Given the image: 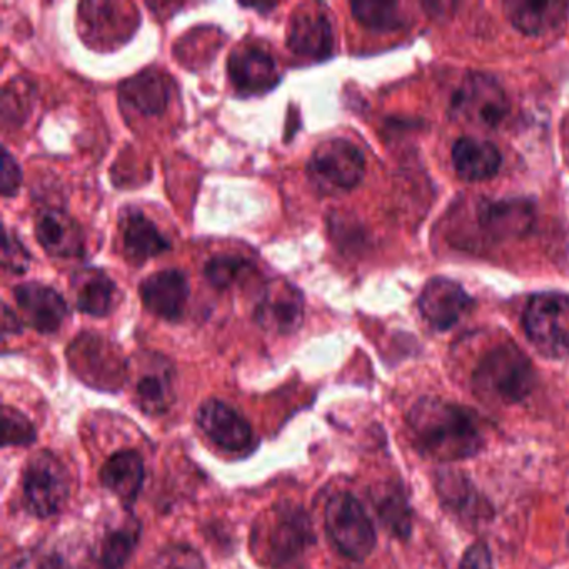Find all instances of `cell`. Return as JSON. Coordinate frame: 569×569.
<instances>
[{
	"label": "cell",
	"mask_w": 569,
	"mask_h": 569,
	"mask_svg": "<svg viewBox=\"0 0 569 569\" xmlns=\"http://www.w3.org/2000/svg\"><path fill=\"white\" fill-rule=\"evenodd\" d=\"M375 506L386 529H389L398 538L409 536V531H411V509H409L408 499H406L401 489L396 488V486L379 488L375 498Z\"/></svg>",
	"instance_id": "484cf974"
},
{
	"label": "cell",
	"mask_w": 569,
	"mask_h": 569,
	"mask_svg": "<svg viewBox=\"0 0 569 569\" xmlns=\"http://www.w3.org/2000/svg\"><path fill=\"white\" fill-rule=\"evenodd\" d=\"M142 305L166 321H179L189 301V281L179 269H164L141 282Z\"/></svg>",
	"instance_id": "5bb4252c"
},
{
	"label": "cell",
	"mask_w": 569,
	"mask_h": 569,
	"mask_svg": "<svg viewBox=\"0 0 569 569\" xmlns=\"http://www.w3.org/2000/svg\"><path fill=\"white\" fill-rule=\"evenodd\" d=\"M458 569H492V556L488 546L482 541L469 546Z\"/></svg>",
	"instance_id": "d590c367"
},
{
	"label": "cell",
	"mask_w": 569,
	"mask_h": 569,
	"mask_svg": "<svg viewBox=\"0 0 569 569\" xmlns=\"http://www.w3.org/2000/svg\"><path fill=\"white\" fill-rule=\"evenodd\" d=\"M14 298L26 322L41 335H52L68 318V302L51 286L26 282L14 288Z\"/></svg>",
	"instance_id": "4fadbf2b"
},
{
	"label": "cell",
	"mask_w": 569,
	"mask_h": 569,
	"mask_svg": "<svg viewBox=\"0 0 569 569\" xmlns=\"http://www.w3.org/2000/svg\"><path fill=\"white\" fill-rule=\"evenodd\" d=\"M305 318V298L291 282L276 279L266 286L258 306L254 321L259 328L274 335L288 336L298 331Z\"/></svg>",
	"instance_id": "9c48e42d"
},
{
	"label": "cell",
	"mask_w": 569,
	"mask_h": 569,
	"mask_svg": "<svg viewBox=\"0 0 569 569\" xmlns=\"http://www.w3.org/2000/svg\"><path fill=\"white\" fill-rule=\"evenodd\" d=\"M526 336L539 355L548 359L569 358V295L541 292L526 306Z\"/></svg>",
	"instance_id": "277c9868"
},
{
	"label": "cell",
	"mask_w": 569,
	"mask_h": 569,
	"mask_svg": "<svg viewBox=\"0 0 569 569\" xmlns=\"http://www.w3.org/2000/svg\"><path fill=\"white\" fill-rule=\"evenodd\" d=\"M136 402L149 416H161L174 405V369L168 359L156 356L136 381Z\"/></svg>",
	"instance_id": "d6986e66"
},
{
	"label": "cell",
	"mask_w": 569,
	"mask_h": 569,
	"mask_svg": "<svg viewBox=\"0 0 569 569\" xmlns=\"http://www.w3.org/2000/svg\"><path fill=\"white\" fill-rule=\"evenodd\" d=\"M196 422L216 446L231 452L244 451L254 441L248 419L221 399L202 402L196 412Z\"/></svg>",
	"instance_id": "8fae6325"
},
{
	"label": "cell",
	"mask_w": 569,
	"mask_h": 569,
	"mask_svg": "<svg viewBox=\"0 0 569 569\" xmlns=\"http://www.w3.org/2000/svg\"><path fill=\"white\" fill-rule=\"evenodd\" d=\"M451 111L465 124L492 129L501 124L508 114V96L496 79L486 74H471L455 92Z\"/></svg>",
	"instance_id": "ba28073f"
},
{
	"label": "cell",
	"mask_w": 569,
	"mask_h": 569,
	"mask_svg": "<svg viewBox=\"0 0 569 569\" xmlns=\"http://www.w3.org/2000/svg\"><path fill=\"white\" fill-rule=\"evenodd\" d=\"M9 569H84V566L72 561L68 552L36 548L19 556Z\"/></svg>",
	"instance_id": "1f68e13d"
},
{
	"label": "cell",
	"mask_w": 569,
	"mask_h": 569,
	"mask_svg": "<svg viewBox=\"0 0 569 569\" xmlns=\"http://www.w3.org/2000/svg\"><path fill=\"white\" fill-rule=\"evenodd\" d=\"M121 101L144 116L164 112L169 101V84L156 69H144L119 86Z\"/></svg>",
	"instance_id": "603a6c76"
},
{
	"label": "cell",
	"mask_w": 569,
	"mask_h": 569,
	"mask_svg": "<svg viewBox=\"0 0 569 569\" xmlns=\"http://www.w3.org/2000/svg\"><path fill=\"white\" fill-rule=\"evenodd\" d=\"M122 244L126 254L134 262H144L171 249L168 239L142 212L132 211L122 218Z\"/></svg>",
	"instance_id": "cb8c5ba5"
},
{
	"label": "cell",
	"mask_w": 569,
	"mask_h": 569,
	"mask_svg": "<svg viewBox=\"0 0 569 569\" xmlns=\"http://www.w3.org/2000/svg\"><path fill=\"white\" fill-rule=\"evenodd\" d=\"M36 236L46 252L58 258H72L84 252V236L78 222L59 209L41 212L36 222Z\"/></svg>",
	"instance_id": "44dd1931"
},
{
	"label": "cell",
	"mask_w": 569,
	"mask_h": 569,
	"mask_svg": "<svg viewBox=\"0 0 569 569\" xmlns=\"http://www.w3.org/2000/svg\"><path fill=\"white\" fill-rule=\"evenodd\" d=\"M72 368L79 378L96 388L116 389L124 378V366L114 348L98 336H81L69 351Z\"/></svg>",
	"instance_id": "30bf717a"
},
{
	"label": "cell",
	"mask_w": 569,
	"mask_h": 569,
	"mask_svg": "<svg viewBox=\"0 0 569 569\" xmlns=\"http://www.w3.org/2000/svg\"><path fill=\"white\" fill-rule=\"evenodd\" d=\"M535 368L525 352L506 345L489 351L476 366L472 386L476 395L489 402L518 405L531 395Z\"/></svg>",
	"instance_id": "3957f363"
},
{
	"label": "cell",
	"mask_w": 569,
	"mask_h": 569,
	"mask_svg": "<svg viewBox=\"0 0 569 569\" xmlns=\"http://www.w3.org/2000/svg\"><path fill=\"white\" fill-rule=\"evenodd\" d=\"M0 161H2L0 162V192H2V198H14L22 184L21 168L6 148H2Z\"/></svg>",
	"instance_id": "836d02e7"
},
{
	"label": "cell",
	"mask_w": 569,
	"mask_h": 569,
	"mask_svg": "<svg viewBox=\"0 0 569 569\" xmlns=\"http://www.w3.org/2000/svg\"><path fill=\"white\" fill-rule=\"evenodd\" d=\"M439 491L442 499L448 502L449 508L458 512H482L479 506L482 502L476 501V491L466 482L461 476H445L439 482Z\"/></svg>",
	"instance_id": "f546056e"
},
{
	"label": "cell",
	"mask_w": 569,
	"mask_h": 569,
	"mask_svg": "<svg viewBox=\"0 0 569 569\" xmlns=\"http://www.w3.org/2000/svg\"><path fill=\"white\" fill-rule=\"evenodd\" d=\"M288 46L295 54L316 61L329 58L335 46L331 22L321 12H298L289 24Z\"/></svg>",
	"instance_id": "ffe728a7"
},
{
	"label": "cell",
	"mask_w": 569,
	"mask_h": 569,
	"mask_svg": "<svg viewBox=\"0 0 569 569\" xmlns=\"http://www.w3.org/2000/svg\"><path fill=\"white\" fill-rule=\"evenodd\" d=\"M366 161L352 142L335 138L321 142L308 162V174L322 192H346L365 178Z\"/></svg>",
	"instance_id": "52a82bcc"
},
{
	"label": "cell",
	"mask_w": 569,
	"mask_h": 569,
	"mask_svg": "<svg viewBox=\"0 0 569 569\" xmlns=\"http://www.w3.org/2000/svg\"><path fill=\"white\" fill-rule=\"evenodd\" d=\"M168 569H204V561L189 546H176L168 555Z\"/></svg>",
	"instance_id": "e575fe53"
},
{
	"label": "cell",
	"mask_w": 569,
	"mask_h": 569,
	"mask_svg": "<svg viewBox=\"0 0 569 569\" xmlns=\"http://www.w3.org/2000/svg\"><path fill=\"white\" fill-rule=\"evenodd\" d=\"M31 264V254L22 244L18 236L4 229V242H2V268L12 274H24Z\"/></svg>",
	"instance_id": "d6a6232c"
},
{
	"label": "cell",
	"mask_w": 569,
	"mask_h": 569,
	"mask_svg": "<svg viewBox=\"0 0 569 569\" xmlns=\"http://www.w3.org/2000/svg\"><path fill=\"white\" fill-rule=\"evenodd\" d=\"M352 14L366 28L372 31H395L405 24L402 12L395 2H355L351 6Z\"/></svg>",
	"instance_id": "83f0119b"
},
{
	"label": "cell",
	"mask_w": 569,
	"mask_h": 569,
	"mask_svg": "<svg viewBox=\"0 0 569 569\" xmlns=\"http://www.w3.org/2000/svg\"><path fill=\"white\" fill-rule=\"evenodd\" d=\"M228 74L234 88L242 94H262L279 82L278 66L264 49L242 46L229 56Z\"/></svg>",
	"instance_id": "9a60e30c"
},
{
	"label": "cell",
	"mask_w": 569,
	"mask_h": 569,
	"mask_svg": "<svg viewBox=\"0 0 569 569\" xmlns=\"http://www.w3.org/2000/svg\"><path fill=\"white\" fill-rule=\"evenodd\" d=\"M326 532L346 558L362 561L376 548V529L356 496L339 491L329 498L325 509Z\"/></svg>",
	"instance_id": "5b68a950"
},
{
	"label": "cell",
	"mask_w": 569,
	"mask_h": 569,
	"mask_svg": "<svg viewBox=\"0 0 569 569\" xmlns=\"http://www.w3.org/2000/svg\"><path fill=\"white\" fill-rule=\"evenodd\" d=\"M472 299L461 284L446 278H435L422 289L419 309L422 318L436 331H448L471 309Z\"/></svg>",
	"instance_id": "7c38bea8"
},
{
	"label": "cell",
	"mask_w": 569,
	"mask_h": 569,
	"mask_svg": "<svg viewBox=\"0 0 569 569\" xmlns=\"http://www.w3.org/2000/svg\"><path fill=\"white\" fill-rule=\"evenodd\" d=\"M251 269V262L244 258L231 254L212 256L204 264V278L208 279L212 288L222 289L231 288L236 282L244 278L246 272Z\"/></svg>",
	"instance_id": "f1b7e54d"
},
{
	"label": "cell",
	"mask_w": 569,
	"mask_h": 569,
	"mask_svg": "<svg viewBox=\"0 0 569 569\" xmlns=\"http://www.w3.org/2000/svg\"><path fill=\"white\" fill-rule=\"evenodd\" d=\"M68 469L61 459L49 451L36 452L22 476L26 508L36 518L48 519L59 515L69 499Z\"/></svg>",
	"instance_id": "8992f818"
},
{
	"label": "cell",
	"mask_w": 569,
	"mask_h": 569,
	"mask_svg": "<svg viewBox=\"0 0 569 569\" xmlns=\"http://www.w3.org/2000/svg\"><path fill=\"white\" fill-rule=\"evenodd\" d=\"M415 445L436 461L452 462L472 458L486 442L476 412L439 398H422L408 415Z\"/></svg>",
	"instance_id": "6da1fadb"
},
{
	"label": "cell",
	"mask_w": 569,
	"mask_h": 569,
	"mask_svg": "<svg viewBox=\"0 0 569 569\" xmlns=\"http://www.w3.org/2000/svg\"><path fill=\"white\" fill-rule=\"evenodd\" d=\"M22 331V322L18 316L9 309L8 305L2 306V332L4 335H19Z\"/></svg>",
	"instance_id": "8d00e7d4"
},
{
	"label": "cell",
	"mask_w": 569,
	"mask_h": 569,
	"mask_svg": "<svg viewBox=\"0 0 569 569\" xmlns=\"http://www.w3.org/2000/svg\"><path fill=\"white\" fill-rule=\"evenodd\" d=\"M139 541V526L112 529L102 541L99 566L101 569H124L134 555Z\"/></svg>",
	"instance_id": "4316f807"
},
{
	"label": "cell",
	"mask_w": 569,
	"mask_h": 569,
	"mask_svg": "<svg viewBox=\"0 0 569 569\" xmlns=\"http://www.w3.org/2000/svg\"><path fill=\"white\" fill-rule=\"evenodd\" d=\"M116 296H118V289L114 282L104 272L94 271L79 284L76 305L84 315L102 318L111 312Z\"/></svg>",
	"instance_id": "d4e9b609"
},
{
	"label": "cell",
	"mask_w": 569,
	"mask_h": 569,
	"mask_svg": "<svg viewBox=\"0 0 569 569\" xmlns=\"http://www.w3.org/2000/svg\"><path fill=\"white\" fill-rule=\"evenodd\" d=\"M315 542L311 519L301 506L281 502L258 519L252 551L269 568H288Z\"/></svg>",
	"instance_id": "7a4b0ae2"
},
{
	"label": "cell",
	"mask_w": 569,
	"mask_h": 569,
	"mask_svg": "<svg viewBox=\"0 0 569 569\" xmlns=\"http://www.w3.org/2000/svg\"><path fill=\"white\" fill-rule=\"evenodd\" d=\"M501 152L481 139L462 138L452 148V164L459 178L468 182L495 178L501 168Z\"/></svg>",
	"instance_id": "7402d4cb"
},
{
	"label": "cell",
	"mask_w": 569,
	"mask_h": 569,
	"mask_svg": "<svg viewBox=\"0 0 569 569\" xmlns=\"http://www.w3.org/2000/svg\"><path fill=\"white\" fill-rule=\"evenodd\" d=\"M2 421H4V441H2L4 448H8V446L26 448V446H31L36 438H38L34 425L19 409L4 406V409H2Z\"/></svg>",
	"instance_id": "4dcf8cb0"
},
{
	"label": "cell",
	"mask_w": 569,
	"mask_h": 569,
	"mask_svg": "<svg viewBox=\"0 0 569 569\" xmlns=\"http://www.w3.org/2000/svg\"><path fill=\"white\" fill-rule=\"evenodd\" d=\"M532 222L535 209L525 199L486 202L479 211V226L495 241L521 238L532 228Z\"/></svg>",
	"instance_id": "2e32d148"
},
{
	"label": "cell",
	"mask_w": 569,
	"mask_h": 569,
	"mask_svg": "<svg viewBox=\"0 0 569 569\" xmlns=\"http://www.w3.org/2000/svg\"><path fill=\"white\" fill-rule=\"evenodd\" d=\"M506 18L526 36H546L565 26L569 18L568 2H529L509 0L502 4Z\"/></svg>",
	"instance_id": "ac0fdd59"
},
{
	"label": "cell",
	"mask_w": 569,
	"mask_h": 569,
	"mask_svg": "<svg viewBox=\"0 0 569 569\" xmlns=\"http://www.w3.org/2000/svg\"><path fill=\"white\" fill-rule=\"evenodd\" d=\"M99 478L102 486L119 501L124 502L126 506H132L138 501L144 486V459L132 449L114 452L102 466Z\"/></svg>",
	"instance_id": "e0dca14e"
}]
</instances>
